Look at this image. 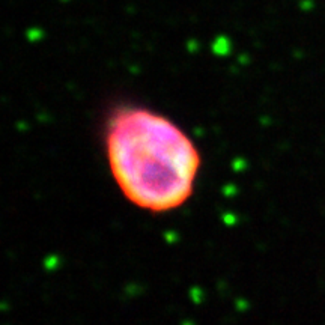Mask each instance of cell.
Returning a JSON list of instances; mask_svg holds the SVG:
<instances>
[{
    "label": "cell",
    "instance_id": "obj_1",
    "mask_svg": "<svg viewBox=\"0 0 325 325\" xmlns=\"http://www.w3.org/2000/svg\"><path fill=\"white\" fill-rule=\"evenodd\" d=\"M106 149L118 187L135 206L166 213L193 194L200 154L166 116L142 107L118 108L108 119Z\"/></svg>",
    "mask_w": 325,
    "mask_h": 325
},
{
    "label": "cell",
    "instance_id": "obj_2",
    "mask_svg": "<svg viewBox=\"0 0 325 325\" xmlns=\"http://www.w3.org/2000/svg\"><path fill=\"white\" fill-rule=\"evenodd\" d=\"M213 52L218 56H226V54L230 52V42L227 38L224 36H218L216 38L214 44H213Z\"/></svg>",
    "mask_w": 325,
    "mask_h": 325
}]
</instances>
